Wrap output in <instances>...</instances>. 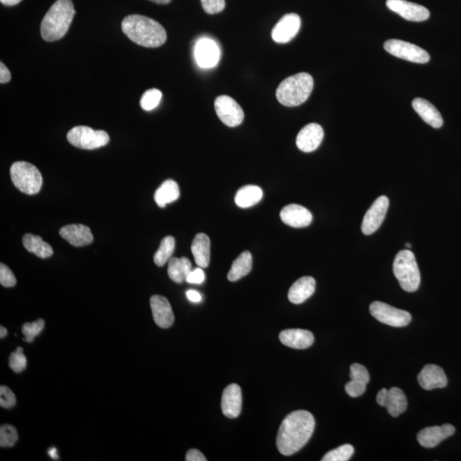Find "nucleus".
<instances>
[{
  "label": "nucleus",
  "instance_id": "nucleus-1",
  "mask_svg": "<svg viewBox=\"0 0 461 461\" xmlns=\"http://www.w3.org/2000/svg\"><path fill=\"white\" fill-rule=\"evenodd\" d=\"M315 421L310 412L297 410L286 416L277 436V448L283 455L299 451L314 433Z\"/></svg>",
  "mask_w": 461,
  "mask_h": 461
},
{
  "label": "nucleus",
  "instance_id": "nucleus-2",
  "mask_svg": "<svg viewBox=\"0 0 461 461\" xmlns=\"http://www.w3.org/2000/svg\"><path fill=\"white\" fill-rule=\"evenodd\" d=\"M121 29L132 42L141 47H159L167 40L165 29L159 22L140 15L125 17L121 22Z\"/></svg>",
  "mask_w": 461,
  "mask_h": 461
},
{
  "label": "nucleus",
  "instance_id": "nucleus-3",
  "mask_svg": "<svg viewBox=\"0 0 461 461\" xmlns=\"http://www.w3.org/2000/svg\"><path fill=\"white\" fill-rule=\"evenodd\" d=\"M76 10L72 0H57L44 17L40 33L44 40L53 42L69 31Z\"/></svg>",
  "mask_w": 461,
  "mask_h": 461
},
{
  "label": "nucleus",
  "instance_id": "nucleus-4",
  "mask_svg": "<svg viewBox=\"0 0 461 461\" xmlns=\"http://www.w3.org/2000/svg\"><path fill=\"white\" fill-rule=\"evenodd\" d=\"M314 88L313 77L308 73H299L286 78L276 91L278 101L285 106L303 105L310 98Z\"/></svg>",
  "mask_w": 461,
  "mask_h": 461
},
{
  "label": "nucleus",
  "instance_id": "nucleus-5",
  "mask_svg": "<svg viewBox=\"0 0 461 461\" xmlns=\"http://www.w3.org/2000/svg\"><path fill=\"white\" fill-rule=\"evenodd\" d=\"M393 271L405 292L417 291L420 285V273L414 253L409 250L399 251L394 261Z\"/></svg>",
  "mask_w": 461,
  "mask_h": 461
},
{
  "label": "nucleus",
  "instance_id": "nucleus-6",
  "mask_svg": "<svg viewBox=\"0 0 461 461\" xmlns=\"http://www.w3.org/2000/svg\"><path fill=\"white\" fill-rule=\"evenodd\" d=\"M10 177L15 187L28 195L37 194L42 187L40 170L27 162H16L10 167Z\"/></svg>",
  "mask_w": 461,
  "mask_h": 461
},
{
  "label": "nucleus",
  "instance_id": "nucleus-7",
  "mask_svg": "<svg viewBox=\"0 0 461 461\" xmlns=\"http://www.w3.org/2000/svg\"><path fill=\"white\" fill-rule=\"evenodd\" d=\"M67 140L72 146L83 150H94L106 146L110 136L103 130H94L87 126H74L67 135Z\"/></svg>",
  "mask_w": 461,
  "mask_h": 461
},
{
  "label": "nucleus",
  "instance_id": "nucleus-8",
  "mask_svg": "<svg viewBox=\"0 0 461 461\" xmlns=\"http://www.w3.org/2000/svg\"><path fill=\"white\" fill-rule=\"evenodd\" d=\"M384 47L389 54L404 60L416 63H426L430 61V55L426 51L403 40H389L385 43Z\"/></svg>",
  "mask_w": 461,
  "mask_h": 461
},
{
  "label": "nucleus",
  "instance_id": "nucleus-9",
  "mask_svg": "<svg viewBox=\"0 0 461 461\" xmlns=\"http://www.w3.org/2000/svg\"><path fill=\"white\" fill-rule=\"evenodd\" d=\"M370 313L378 321L394 327L407 326L411 322V315L407 311L390 306L381 302L370 305Z\"/></svg>",
  "mask_w": 461,
  "mask_h": 461
},
{
  "label": "nucleus",
  "instance_id": "nucleus-10",
  "mask_svg": "<svg viewBox=\"0 0 461 461\" xmlns=\"http://www.w3.org/2000/svg\"><path fill=\"white\" fill-rule=\"evenodd\" d=\"M215 110L223 124L230 128L240 126L244 121V110L239 103L229 96L218 97L215 101Z\"/></svg>",
  "mask_w": 461,
  "mask_h": 461
},
{
  "label": "nucleus",
  "instance_id": "nucleus-11",
  "mask_svg": "<svg viewBox=\"0 0 461 461\" xmlns=\"http://www.w3.org/2000/svg\"><path fill=\"white\" fill-rule=\"evenodd\" d=\"M389 206V199L386 196H379L371 204L362 221V230L365 235H371L380 228L387 213Z\"/></svg>",
  "mask_w": 461,
  "mask_h": 461
},
{
  "label": "nucleus",
  "instance_id": "nucleus-12",
  "mask_svg": "<svg viewBox=\"0 0 461 461\" xmlns=\"http://www.w3.org/2000/svg\"><path fill=\"white\" fill-rule=\"evenodd\" d=\"M386 6L408 21L423 22L430 17V11L426 7L406 0H387Z\"/></svg>",
  "mask_w": 461,
  "mask_h": 461
},
{
  "label": "nucleus",
  "instance_id": "nucleus-13",
  "mask_svg": "<svg viewBox=\"0 0 461 461\" xmlns=\"http://www.w3.org/2000/svg\"><path fill=\"white\" fill-rule=\"evenodd\" d=\"M301 28V18L299 15L291 13L285 15L275 25L272 32V38L275 42L285 44L291 42L299 33Z\"/></svg>",
  "mask_w": 461,
  "mask_h": 461
},
{
  "label": "nucleus",
  "instance_id": "nucleus-14",
  "mask_svg": "<svg viewBox=\"0 0 461 461\" xmlns=\"http://www.w3.org/2000/svg\"><path fill=\"white\" fill-rule=\"evenodd\" d=\"M195 58L201 68H212L220 59V49L214 40L201 39L195 47Z\"/></svg>",
  "mask_w": 461,
  "mask_h": 461
},
{
  "label": "nucleus",
  "instance_id": "nucleus-15",
  "mask_svg": "<svg viewBox=\"0 0 461 461\" xmlns=\"http://www.w3.org/2000/svg\"><path fill=\"white\" fill-rule=\"evenodd\" d=\"M455 433V428L449 424L442 426H433L420 430L417 439L419 444L424 448L431 449L436 447L441 442L447 439Z\"/></svg>",
  "mask_w": 461,
  "mask_h": 461
},
{
  "label": "nucleus",
  "instance_id": "nucleus-16",
  "mask_svg": "<svg viewBox=\"0 0 461 461\" xmlns=\"http://www.w3.org/2000/svg\"><path fill=\"white\" fill-rule=\"evenodd\" d=\"M281 221L295 228H306L313 221V215L306 208L299 204H289L280 212Z\"/></svg>",
  "mask_w": 461,
  "mask_h": 461
},
{
  "label": "nucleus",
  "instance_id": "nucleus-17",
  "mask_svg": "<svg viewBox=\"0 0 461 461\" xmlns=\"http://www.w3.org/2000/svg\"><path fill=\"white\" fill-rule=\"evenodd\" d=\"M324 137V131L321 126L310 124L305 126L296 137V146L303 152H312L316 150Z\"/></svg>",
  "mask_w": 461,
  "mask_h": 461
},
{
  "label": "nucleus",
  "instance_id": "nucleus-18",
  "mask_svg": "<svg viewBox=\"0 0 461 461\" xmlns=\"http://www.w3.org/2000/svg\"><path fill=\"white\" fill-rule=\"evenodd\" d=\"M150 303L156 324L161 328H169L174 324V315L168 299L155 295L151 296Z\"/></svg>",
  "mask_w": 461,
  "mask_h": 461
},
{
  "label": "nucleus",
  "instance_id": "nucleus-19",
  "mask_svg": "<svg viewBox=\"0 0 461 461\" xmlns=\"http://www.w3.org/2000/svg\"><path fill=\"white\" fill-rule=\"evenodd\" d=\"M418 381L424 389L444 388L448 385V378L440 367L429 364L423 368L418 375Z\"/></svg>",
  "mask_w": 461,
  "mask_h": 461
},
{
  "label": "nucleus",
  "instance_id": "nucleus-20",
  "mask_svg": "<svg viewBox=\"0 0 461 461\" xmlns=\"http://www.w3.org/2000/svg\"><path fill=\"white\" fill-rule=\"evenodd\" d=\"M63 240L74 247H83L94 242V235L88 226L81 224H69L59 230Z\"/></svg>",
  "mask_w": 461,
  "mask_h": 461
},
{
  "label": "nucleus",
  "instance_id": "nucleus-21",
  "mask_svg": "<svg viewBox=\"0 0 461 461\" xmlns=\"http://www.w3.org/2000/svg\"><path fill=\"white\" fill-rule=\"evenodd\" d=\"M221 409L226 417L230 419L239 417L242 410V392L239 385H230L223 392Z\"/></svg>",
  "mask_w": 461,
  "mask_h": 461
},
{
  "label": "nucleus",
  "instance_id": "nucleus-22",
  "mask_svg": "<svg viewBox=\"0 0 461 461\" xmlns=\"http://www.w3.org/2000/svg\"><path fill=\"white\" fill-rule=\"evenodd\" d=\"M280 340L287 347L304 349L313 345L315 337L310 330L303 329L285 330L280 334Z\"/></svg>",
  "mask_w": 461,
  "mask_h": 461
},
{
  "label": "nucleus",
  "instance_id": "nucleus-23",
  "mask_svg": "<svg viewBox=\"0 0 461 461\" xmlns=\"http://www.w3.org/2000/svg\"><path fill=\"white\" fill-rule=\"evenodd\" d=\"M412 106L422 120L433 128H440L444 124V119L439 111L427 100L420 98L415 99L412 101Z\"/></svg>",
  "mask_w": 461,
  "mask_h": 461
},
{
  "label": "nucleus",
  "instance_id": "nucleus-24",
  "mask_svg": "<svg viewBox=\"0 0 461 461\" xmlns=\"http://www.w3.org/2000/svg\"><path fill=\"white\" fill-rule=\"evenodd\" d=\"M315 280L312 277H303L297 280L289 290L288 299L294 304H301L313 295Z\"/></svg>",
  "mask_w": 461,
  "mask_h": 461
},
{
  "label": "nucleus",
  "instance_id": "nucleus-25",
  "mask_svg": "<svg viewBox=\"0 0 461 461\" xmlns=\"http://www.w3.org/2000/svg\"><path fill=\"white\" fill-rule=\"evenodd\" d=\"M191 249L196 265L203 269L210 265V240L206 234L199 233L193 240Z\"/></svg>",
  "mask_w": 461,
  "mask_h": 461
},
{
  "label": "nucleus",
  "instance_id": "nucleus-26",
  "mask_svg": "<svg viewBox=\"0 0 461 461\" xmlns=\"http://www.w3.org/2000/svg\"><path fill=\"white\" fill-rule=\"evenodd\" d=\"M22 244L26 250L40 258H48L53 255V249L47 242L43 241L42 237L31 233L25 234L22 237Z\"/></svg>",
  "mask_w": 461,
  "mask_h": 461
},
{
  "label": "nucleus",
  "instance_id": "nucleus-27",
  "mask_svg": "<svg viewBox=\"0 0 461 461\" xmlns=\"http://www.w3.org/2000/svg\"><path fill=\"white\" fill-rule=\"evenodd\" d=\"M384 407L387 408L389 414L392 417H399L400 414L406 411L408 401L403 390L396 387L389 389Z\"/></svg>",
  "mask_w": 461,
  "mask_h": 461
},
{
  "label": "nucleus",
  "instance_id": "nucleus-28",
  "mask_svg": "<svg viewBox=\"0 0 461 461\" xmlns=\"http://www.w3.org/2000/svg\"><path fill=\"white\" fill-rule=\"evenodd\" d=\"M262 196V190L258 185H245L236 193L235 203L242 209H247L258 203Z\"/></svg>",
  "mask_w": 461,
  "mask_h": 461
},
{
  "label": "nucleus",
  "instance_id": "nucleus-29",
  "mask_svg": "<svg viewBox=\"0 0 461 461\" xmlns=\"http://www.w3.org/2000/svg\"><path fill=\"white\" fill-rule=\"evenodd\" d=\"M180 194V188L176 182L168 180L163 182L156 191L154 199L160 208H165L167 204L176 201Z\"/></svg>",
  "mask_w": 461,
  "mask_h": 461
},
{
  "label": "nucleus",
  "instance_id": "nucleus-30",
  "mask_svg": "<svg viewBox=\"0 0 461 461\" xmlns=\"http://www.w3.org/2000/svg\"><path fill=\"white\" fill-rule=\"evenodd\" d=\"M192 270V263L187 258H172L169 261V276L177 284H181L187 280Z\"/></svg>",
  "mask_w": 461,
  "mask_h": 461
},
{
  "label": "nucleus",
  "instance_id": "nucleus-31",
  "mask_svg": "<svg viewBox=\"0 0 461 461\" xmlns=\"http://www.w3.org/2000/svg\"><path fill=\"white\" fill-rule=\"evenodd\" d=\"M252 269V255L249 251L241 253L239 258L233 262L229 271L228 280L235 282L246 276Z\"/></svg>",
  "mask_w": 461,
  "mask_h": 461
},
{
  "label": "nucleus",
  "instance_id": "nucleus-32",
  "mask_svg": "<svg viewBox=\"0 0 461 461\" xmlns=\"http://www.w3.org/2000/svg\"><path fill=\"white\" fill-rule=\"evenodd\" d=\"M176 249V240L172 236H167L160 244L159 249L154 255V262L158 267L165 266L172 258Z\"/></svg>",
  "mask_w": 461,
  "mask_h": 461
},
{
  "label": "nucleus",
  "instance_id": "nucleus-33",
  "mask_svg": "<svg viewBox=\"0 0 461 461\" xmlns=\"http://www.w3.org/2000/svg\"><path fill=\"white\" fill-rule=\"evenodd\" d=\"M162 94L158 89H150L144 92V94L141 97L140 106L144 110L151 111L157 108L161 102Z\"/></svg>",
  "mask_w": 461,
  "mask_h": 461
},
{
  "label": "nucleus",
  "instance_id": "nucleus-34",
  "mask_svg": "<svg viewBox=\"0 0 461 461\" xmlns=\"http://www.w3.org/2000/svg\"><path fill=\"white\" fill-rule=\"evenodd\" d=\"M355 449L351 444H344L333 449L323 457L322 461H347L354 455Z\"/></svg>",
  "mask_w": 461,
  "mask_h": 461
},
{
  "label": "nucleus",
  "instance_id": "nucleus-35",
  "mask_svg": "<svg viewBox=\"0 0 461 461\" xmlns=\"http://www.w3.org/2000/svg\"><path fill=\"white\" fill-rule=\"evenodd\" d=\"M18 440L17 430L14 426L3 425L0 428V446L1 448L13 447Z\"/></svg>",
  "mask_w": 461,
  "mask_h": 461
},
{
  "label": "nucleus",
  "instance_id": "nucleus-36",
  "mask_svg": "<svg viewBox=\"0 0 461 461\" xmlns=\"http://www.w3.org/2000/svg\"><path fill=\"white\" fill-rule=\"evenodd\" d=\"M44 327V321L42 319H37L36 321L32 323H25L22 326V332L25 336L26 342L32 343L33 340L42 332Z\"/></svg>",
  "mask_w": 461,
  "mask_h": 461
},
{
  "label": "nucleus",
  "instance_id": "nucleus-37",
  "mask_svg": "<svg viewBox=\"0 0 461 461\" xmlns=\"http://www.w3.org/2000/svg\"><path fill=\"white\" fill-rule=\"evenodd\" d=\"M9 366L10 369H12L17 374L22 373V371L25 370L26 367H27V359H26L24 349L22 347H18L16 351L10 354Z\"/></svg>",
  "mask_w": 461,
  "mask_h": 461
},
{
  "label": "nucleus",
  "instance_id": "nucleus-38",
  "mask_svg": "<svg viewBox=\"0 0 461 461\" xmlns=\"http://www.w3.org/2000/svg\"><path fill=\"white\" fill-rule=\"evenodd\" d=\"M351 380L364 383L367 385L370 380L369 374L367 368L360 364L355 363L351 367Z\"/></svg>",
  "mask_w": 461,
  "mask_h": 461
},
{
  "label": "nucleus",
  "instance_id": "nucleus-39",
  "mask_svg": "<svg viewBox=\"0 0 461 461\" xmlns=\"http://www.w3.org/2000/svg\"><path fill=\"white\" fill-rule=\"evenodd\" d=\"M17 403L16 396H15L12 390L2 385L0 387V406L3 408H12Z\"/></svg>",
  "mask_w": 461,
  "mask_h": 461
},
{
  "label": "nucleus",
  "instance_id": "nucleus-40",
  "mask_svg": "<svg viewBox=\"0 0 461 461\" xmlns=\"http://www.w3.org/2000/svg\"><path fill=\"white\" fill-rule=\"evenodd\" d=\"M0 284L3 287H13L17 284V278L6 264H0Z\"/></svg>",
  "mask_w": 461,
  "mask_h": 461
},
{
  "label": "nucleus",
  "instance_id": "nucleus-41",
  "mask_svg": "<svg viewBox=\"0 0 461 461\" xmlns=\"http://www.w3.org/2000/svg\"><path fill=\"white\" fill-rule=\"evenodd\" d=\"M206 13L214 15L221 12L225 9V0H200Z\"/></svg>",
  "mask_w": 461,
  "mask_h": 461
},
{
  "label": "nucleus",
  "instance_id": "nucleus-42",
  "mask_svg": "<svg viewBox=\"0 0 461 461\" xmlns=\"http://www.w3.org/2000/svg\"><path fill=\"white\" fill-rule=\"evenodd\" d=\"M367 385L364 383L351 380L345 386L346 393L351 397H358L366 392Z\"/></svg>",
  "mask_w": 461,
  "mask_h": 461
},
{
  "label": "nucleus",
  "instance_id": "nucleus-43",
  "mask_svg": "<svg viewBox=\"0 0 461 461\" xmlns=\"http://www.w3.org/2000/svg\"><path fill=\"white\" fill-rule=\"evenodd\" d=\"M204 280H206V274H204L203 269L199 267L198 269L192 270L185 280L190 284L200 285L203 283Z\"/></svg>",
  "mask_w": 461,
  "mask_h": 461
},
{
  "label": "nucleus",
  "instance_id": "nucleus-44",
  "mask_svg": "<svg viewBox=\"0 0 461 461\" xmlns=\"http://www.w3.org/2000/svg\"><path fill=\"white\" fill-rule=\"evenodd\" d=\"M185 460L187 461H206V457L201 453L198 449H191L187 453L185 456Z\"/></svg>",
  "mask_w": 461,
  "mask_h": 461
},
{
  "label": "nucleus",
  "instance_id": "nucleus-45",
  "mask_svg": "<svg viewBox=\"0 0 461 461\" xmlns=\"http://www.w3.org/2000/svg\"><path fill=\"white\" fill-rule=\"evenodd\" d=\"M11 79L10 70L3 62L0 63V83L2 84L9 83Z\"/></svg>",
  "mask_w": 461,
  "mask_h": 461
},
{
  "label": "nucleus",
  "instance_id": "nucleus-46",
  "mask_svg": "<svg viewBox=\"0 0 461 461\" xmlns=\"http://www.w3.org/2000/svg\"><path fill=\"white\" fill-rule=\"evenodd\" d=\"M187 296L192 303H199L202 301V296H201L198 292L193 291V290H190V291L187 292Z\"/></svg>",
  "mask_w": 461,
  "mask_h": 461
},
{
  "label": "nucleus",
  "instance_id": "nucleus-47",
  "mask_svg": "<svg viewBox=\"0 0 461 461\" xmlns=\"http://www.w3.org/2000/svg\"><path fill=\"white\" fill-rule=\"evenodd\" d=\"M387 394H388V389H382L380 392L378 393L377 403H378V405H380V406L384 407L386 397H387Z\"/></svg>",
  "mask_w": 461,
  "mask_h": 461
},
{
  "label": "nucleus",
  "instance_id": "nucleus-48",
  "mask_svg": "<svg viewBox=\"0 0 461 461\" xmlns=\"http://www.w3.org/2000/svg\"><path fill=\"white\" fill-rule=\"evenodd\" d=\"M3 5L7 6H17L18 3H19L22 0H0Z\"/></svg>",
  "mask_w": 461,
  "mask_h": 461
},
{
  "label": "nucleus",
  "instance_id": "nucleus-49",
  "mask_svg": "<svg viewBox=\"0 0 461 461\" xmlns=\"http://www.w3.org/2000/svg\"><path fill=\"white\" fill-rule=\"evenodd\" d=\"M150 1L158 3V5H167V3H169L172 0H150Z\"/></svg>",
  "mask_w": 461,
  "mask_h": 461
},
{
  "label": "nucleus",
  "instance_id": "nucleus-50",
  "mask_svg": "<svg viewBox=\"0 0 461 461\" xmlns=\"http://www.w3.org/2000/svg\"><path fill=\"white\" fill-rule=\"evenodd\" d=\"M7 335V330L6 327H0V337L3 338Z\"/></svg>",
  "mask_w": 461,
  "mask_h": 461
},
{
  "label": "nucleus",
  "instance_id": "nucleus-51",
  "mask_svg": "<svg viewBox=\"0 0 461 461\" xmlns=\"http://www.w3.org/2000/svg\"><path fill=\"white\" fill-rule=\"evenodd\" d=\"M56 453L57 452H56L55 449H53V451L50 452V455L53 459H58V455Z\"/></svg>",
  "mask_w": 461,
  "mask_h": 461
},
{
  "label": "nucleus",
  "instance_id": "nucleus-52",
  "mask_svg": "<svg viewBox=\"0 0 461 461\" xmlns=\"http://www.w3.org/2000/svg\"><path fill=\"white\" fill-rule=\"evenodd\" d=\"M406 246H407L408 249H411V248H412L411 244H409V243H407V244H406Z\"/></svg>",
  "mask_w": 461,
  "mask_h": 461
}]
</instances>
